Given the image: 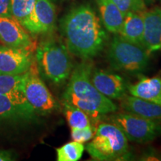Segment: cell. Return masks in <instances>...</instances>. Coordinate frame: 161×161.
Returning a JSON list of instances; mask_svg holds the SVG:
<instances>
[{"label": "cell", "mask_w": 161, "mask_h": 161, "mask_svg": "<svg viewBox=\"0 0 161 161\" xmlns=\"http://www.w3.org/2000/svg\"><path fill=\"white\" fill-rule=\"evenodd\" d=\"M60 27L68 51L82 60L98 56L109 41L99 17L88 4L70 10L60 20Z\"/></svg>", "instance_id": "1"}, {"label": "cell", "mask_w": 161, "mask_h": 161, "mask_svg": "<svg viewBox=\"0 0 161 161\" xmlns=\"http://www.w3.org/2000/svg\"><path fill=\"white\" fill-rule=\"evenodd\" d=\"M92 64L90 60H83L72 69L69 78L63 101L84 110L91 119L117 111L118 107L114 102L102 95L92 83Z\"/></svg>", "instance_id": "2"}, {"label": "cell", "mask_w": 161, "mask_h": 161, "mask_svg": "<svg viewBox=\"0 0 161 161\" xmlns=\"http://www.w3.org/2000/svg\"><path fill=\"white\" fill-rule=\"evenodd\" d=\"M35 60L40 73L55 84L69 79L73 69L69 52L60 40L49 39L41 42L37 48Z\"/></svg>", "instance_id": "3"}, {"label": "cell", "mask_w": 161, "mask_h": 161, "mask_svg": "<svg viewBox=\"0 0 161 161\" xmlns=\"http://www.w3.org/2000/svg\"><path fill=\"white\" fill-rule=\"evenodd\" d=\"M85 150L96 160H122L128 154V140L123 132L110 122H102L96 127L93 138Z\"/></svg>", "instance_id": "4"}, {"label": "cell", "mask_w": 161, "mask_h": 161, "mask_svg": "<svg viewBox=\"0 0 161 161\" xmlns=\"http://www.w3.org/2000/svg\"><path fill=\"white\" fill-rule=\"evenodd\" d=\"M107 58L114 70L128 73L144 72L149 64L150 52L115 34L107 50Z\"/></svg>", "instance_id": "5"}, {"label": "cell", "mask_w": 161, "mask_h": 161, "mask_svg": "<svg viewBox=\"0 0 161 161\" xmlns=\"http://www.w3.org/2000/svg\"><path fill=\"white\" fill-rule=\"evenodd\" d=\"M108 116V121L117 126L128 141L146 144L161 135V121L141 117L125 111H116Z\"/></svg>", "instance_id": "6"}, {"label": "cell", "mask_w": 161, "mask_h": 161, "mask_svg": "<svg viewBox=\"0 0 161 161\" xmlns=\"http://www.w3.org/2000/svg\"><path fill=\"white\" fill-rule=\"evenodd\" d=\"M22 88L28 102L37 114H51L58 108L55 98L40 77L36 60L23 75Z\"/></svg>", "instance_id": "7"}, {"label": "cell", "mask_w": 161, "mask_h": 161, "mask_svg": "<svg viewBox=\"0 0 161 161\" xmlns=\"http://www.w3.org/2000/svg\"><path fill=\"white\" fill-rule=\"evenodd\" d=\"M34 60L31 50L0 46V75H23Z\"/></svg>", "instance_id": "8"}, {"label": "cell", "mask_w": 161, "mask_h": 161, "mask_svg": "<svg viewBox=\"0 0 161 161\" xmlns=\"http://www.w3.org/2000/svg\"><path fill=\"white\" fill-rule=\"evenodd\" d=\"M90 78L96 89L110 99L121 100L127 95L128 85L122 76L93 67Z\"/></svg>", "instance_id": "9"}, {"label": "cell", "mask_w": 161, "mask_h": 161, "mask_svg": "<svg viewBox=\"0 0 161 161\" xmlns=\"http://www.w3.org/2000/svg\"><path fill=\"white\" fill-rule=\"evenodd\" d=\"M0 40L9 47L31 51L35 47L29 31L14 17H0Z\"/></svg>", "instance_id": "10"}, {"label": "cell", "mask_w": 161, "mask_h": 161, "mask_svg": "<svg viewBox=\"0 0 161 161\" xmlns=\"http://www.w3.org/2000/svg\"><path fill=\"white\" fill-rule=\"evenodd\" d=\"M56 8L51 0H36L29 32L32 35L53 32L56 24Z\"/></svg>", "instance_id": "11"}, {"label": "cell", "mask_w": 161, "mask_h": 161, "mask_svg": "<svg viewBox=\"0 0 161 161\" xmlns=\"http://www.w3.org/2000/svg\"><path fill=\"white\" fill-rule=\"evenodd\" d=\"M144 31L142 46L152 52L161 49V8L155 7L143 12Z\"/></svg>", "instance_id": "12"}, {"label": "cell", "mask_w": 161, "mask_h": 161, "mask_svg": "<svg viewBox=\"0 0 161 161\" xmlns=\"http://www.w3.org/2000/svg\"><path fill=\"white\" fill-rule=\"evenodd\" d=\"M120 107L123 111L149 119L161 121V106L142 98L126 95L121 99Z\"/></svg>", "instance_id": "13"}, {"label": "cell", "mask_w": 161, "mask_h": 161, "mask_svg": "<svg viewBox=\"0 0 161 161\" xmlns=\"http://www.w3.org/2000/svg\"><path fill=\"white\" fill-rule=\"evenodd\" d=\"M128 92L161 106V76L142 78L136 84L128 85Z\"/></svg>", "instance_id": "14"}, {"label": "cell", "mask_w": 161, "mask_h": 161, "mask_svg": "<svg viewBox=\"0 0 161 161\" xmlns=\"http://www.w3.org/2000/svg\"><path fill=\"white\" fill-rule=\"evenodd\" d=\"M99 18L107 31L119 33L125 16L111 0H96Z\"/></svg>", "instance_id": "15"}, {"label": "cell", "mask_w": 161, "mask_h": 161, "mask_svg": "<svg viewBox=\"0 0 161 161\" xmlns=\"http://www.w3.org/2000/svg\"><path fill=\"white\" fill-rule=\"evenodd\" d=\"M143 31V12L128 13L125 16L119 35L128 41L142 46Z\"/></svg>", "instance_id": "16"}, {"label": "cell", "mask_w": 161, "mask_h": 161, "mask_svg": "<svg viewBox=\"0 0 161 161\" xmlns=\"http://www.w3.org/2000/svg\"><path fill=\"white\" fill-rule=\"evenodd\" d=\"M36 0H11L12 16L29 31Z\"/></svg>", "instance_id": "17"}, {"label": "cell", "mask_w": 161, "mask_h": 161, "mask_svg": "<svg viewBox=\"0 0 161 161\" xmlns=\"http://www.w3.org/2000/svg\"><path fill=\"white\" fill-rule=\"evenodd\" d=\"M27 121L8 96L0 94V125Z\"/></svg>", "instance_id": "18"}, {"label": "cell", "mask_w": 161, "mask_h": 161, "mask_svg": "<svg viewBox=\"0 0 161 161\" xmlns=\"http://www.w3.org/2000/svg\"><path fill=\"white\" fill-rule=\"evenodd\" d=\"M64 114L71 128H83L92 125L91 117L77 107L63 102Z\"/></svg>", "instance_id": "19"}, {"label": "cell", "mask_w": 161, "mask_h": 161, "mask_svg": "<svg viewBox=\"0 0 161 161\" xmlns=\"http://www.w3.org/2000/svg\"><path fill=\"white\" fill-rule=\"evenodd\" d=\"M85 146L83 143L72 141L56 148L58 161H78L83 155Z\"/></svg>", "instance_id": "20"}, {"label": "cell", "mask_w": 161, "mask_h": 161, "mask_svg": "<svg viewBox=\"0 0 161 161\" xmlns=\"http://www.w3.org/2000/svg\"><path fill=\"white\" fill-rule=\"evenodd\" d=\"M23 75H0V94L8 96L21 87Z\"/></svg>", "instance_id": "21"}, {"label": "cell", "mask_w": 161, "mask_h": 161, "mask_svg": "<svg viewBox=\"0 0 161 161\" xmlns=\"http://www.w3.org/2000/svg\"><path fill=\"white\" fill-rule=\"evenodd\" d=\"M125 16L128 13H140L146 11L145 0H111Z\"/></svg>", "instance_id": "22"}, {"label": "cell", "mask_w": 161, "mask_h": 161, "mask_svg": "<svg viewBox=\"0 0 161 161\" xmlns=\"http://www.w3.org/2000/svg\"><path fill=\"white\" fill-rule=\"evenodd\" d=\"M96 128L92 125L83 128H71V137L74 141L81 143L89 142L93 138Z\"/></svg>", "instance_id": "23"}, {"label": "cell", "mask_w": 161, "mask_h": 161, "mask_svg": "<svg viewBox=\"0 0 161 161\" xmlns=\"http://www.w3.org/2000/svg\"><path fill=\"white\" fill-rule=\"evenodd\" d=\"M0 17H13L11 0H0Z\"/></svg>", "instance_id": "24"}, {"label": "cell", "mask_w": 161, "mask_h": 161, "mask_svg": "<svg viewBox=\"0 0 161 161\" xmlns=\"http://www.w3.org/2000/svg\"><path fill=\"white\" fill-rule=\"evenodd\" d=\"M13 156L11 152L6 150H0V161H11Z\"/></svg>", "instance_id": "25"}, {"label": "cell", "mask_w": 161, "mask_h": 161, "mask_svg": "<svg viewBox=\"0 0 161 161\" xmlns=\"http://www.w3.org/2000/svg\"><path fill=\"white\" fill-rule=\"evenodd\" d=\"M51 1L54 3H60L62 2H64V0H51Z\"/></svg>", "instance_id": "26"}]
</instances>
